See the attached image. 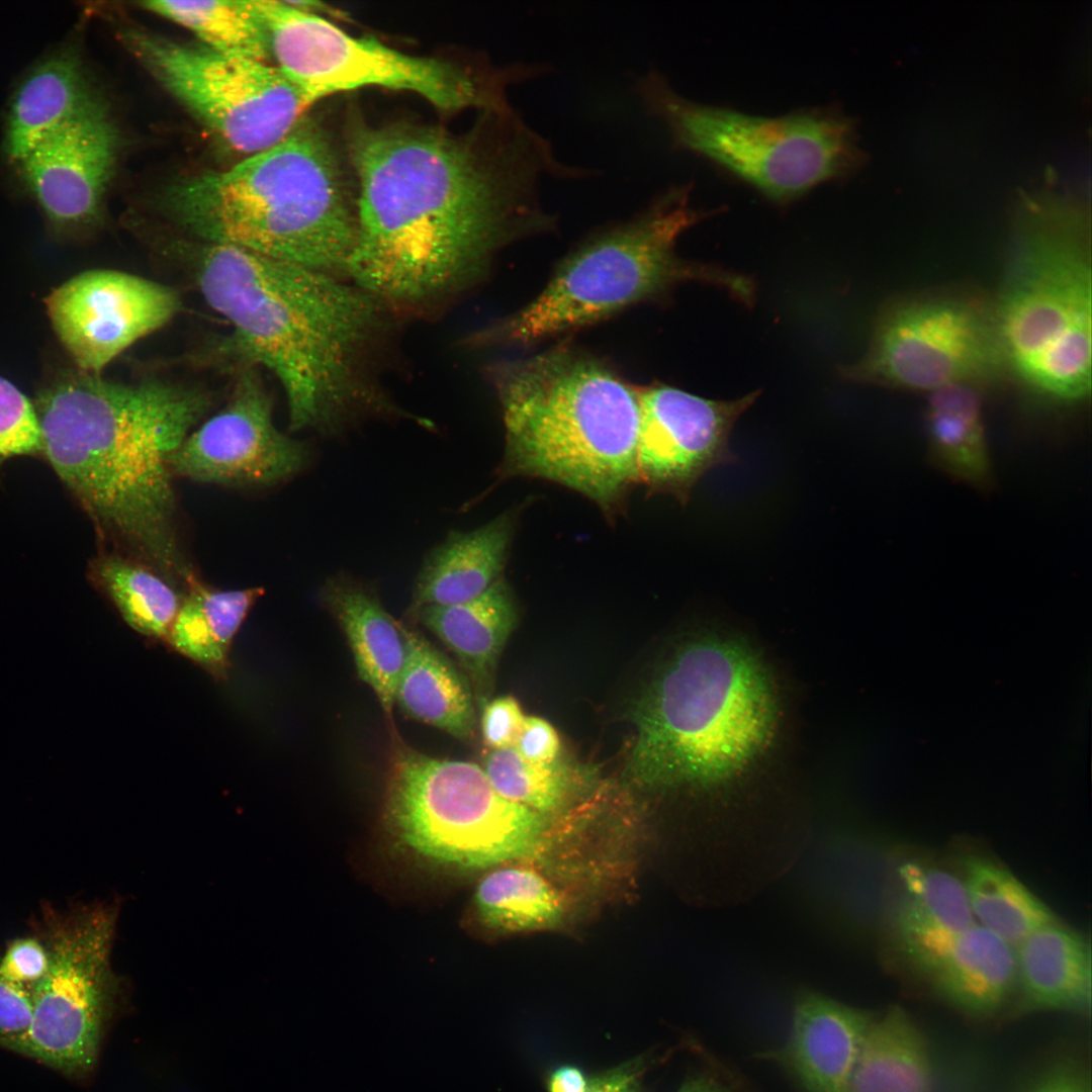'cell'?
I'll use <instances>...</instances> for the list:
<instances>
[{"label": "cell", "instance_id": "cell-27", "mask_svg": "<svg viewBox=\"0 0 1092 1092\" xmlns=\"http://www.w3.org/2000/svg\"><path fill=\"white\" fill-rule=\"evenodd\" d=\"M928 976L953 1008L986 1018L999 1011L1016 989L1015 949L975 923L958 936Z\"/></svg>", "mask_w": 1092, "mask_h": 1092}, {"label": "cell", "instance_id": "cell-3", "mask_svg": "<svg viewBox=\"0 0 1092 1092\" xmlns=\"http://www.w3.org/2000/svg\"><path fill=\"white\" fill-rule=\"evenodd\" d=\"M208 404L197 388L82 371L33 404L41 453L62 482L101 530L168 581L193 575L177 538L170 458Z\"/></svg>", "mask_w": 1092, "mask_h": 1092}, {"label": "cell", "instance_id": "cell-31", "mask_svg": "<svg viewBox=\"0 0 1092 1092\" xmlns=\"http://www.w3.org/2000/svg\"><path fill=\"white\" fill-rule=\"evenodd\" d=\"M964 886L982 926L1015 947L1037 928L1058 921L1053 911L1013 874L981 856L963 861Z\"/></svg>", "mask_w": 1092, "mask_h": 1092}, {"label": "cell", "instance_id": "cell-38", "mask_svg": "<svg viewBox=\"0 0 1092 1092\" xmlns=\"http://www.w3.org/2000/svg\"><path fill=\"white\" fill-rule=\"evenodd\" d=\"M525 718L519 702L512 696L484 702L480 718L484 744L492 750L514 746Z\"/></svg>", "mask_w": 1092, "mask_h": 1092}, {"label": "cell", "instance_id": "cell-29", "mask_svg": "<svg viewBox=\"0 0 1092 1092\" xmlns=\"http://www.w3.org/2000/svg\"><path fill=\"white\" fill-rule=\"evenodd\" d=\"M847 1092H935L928 1039L905 1009L892 1006L874 1017Z\"/></svg>", "mask_w": 1092, "mask_h": 1092}, {"label": "cell", "instance_id": "cell-28", "mask_svg": "<svg viewBox=\"0 0 1092 1092\" xmlns=\"http://www.w3.org/2000/svg\"><path fill=\"white\" fill-rule=\"evenodd\" d=\"M404 632L406 651L394 705L413 720L469 740L476 719L467 676L419 631L405 626Z\"/></svg>", "mask_w": 1092, "mask_h": 1092}, {"label": "cell", "instance_id": "cell-37", "mask_svg": "<svg viewBox=\"0 0 1092 1092\" xmlns=\"http://www.w3.org/2000/svg\"><path fill=\"white\" fill-rule=\"evenodd\" d=\"M50 953L39 936L11 940L0 956V976L33 990L47 976Z\"/></svg>", "mask_w": 1092, "mask_h": 1092}, {"label": "cell", "instance_id": "cell-7", "mask_svg": "<svg viewBox=\"0 0 1092 1092\" xmlns=\"http://www.w3.org/2000/svg\"><path fill=\"white\" fill-rule=\"evenodd\" d=\"M691 188L671 185L631 219L594 236L560 263L535 299L471 334L467 345L536 343L592 325L688 282L712 285L750 306L756 292L751 277L677 255L679 236L711 214L691 204Z\"/></svg>", "mask_w": 1092, "mask_h": 1092}, {"label": "cell", "instance_id": "cell-36", "mask_svg": "<svg viewBox=\"0 0 1092 1092\" xmlns=\"http://www.w3.org/2000/svg\"><path fill=\"white\" fill-rule=\"evenodd\" d=\"M37 453H41V440L34 405L0 377V468L12 458Z\"/></svg>", "mask_w": 1092, "mask_h": 1092}, {"label": "cell", "instance_id": "cell-25", "mask_svg": "<svg viewBox=\"0 0 1092 1092\" xmlns=\"http://www.w3.org/2000/svg\"><path fill=\"white\" fill-rule=\"evenodd\" d=\"M78 56L61 51L35 66L10 103L3 149L18 163L42 140L96 101Z\"/></svg>", "mask_w": 1092, "mask_h": 1092}, {"label": "cell", "instance_id": "cell-11", "mask_svg": "<svg viewBox=\"0 0 1092 1092\" xmlns=\"http://www.w3.org/2000/svg\"><path fill=\"white\" fill-rule=\"evenodd\" d=\"M267 34L270 57L290 81L316 101L364 87L408 91L444 111L509 105L505 91L519 85L515 65L498 70L465 69L434 58L412 56L366 36H354L325 17L279 0H252Z\"/></svg>", "mask_w": 1092, "mask_h": 1092}, {"label": "cell", "instance_id": "cell-4", "mask_svg": "<svg viewBox=\"0 0 1092 1092\" xmlns=\"http://www.w3.org/2000/svg\"><path fill=\"white\" fill-rule=\"evenodd\" d=\"M164 210L203 244L224 245L347 279L357 205L328 132L302 118L234 167L181 179Z\"/></svg>", "mask_w": 1092, "mask_h": 1092}, {"label": "cell", "instance_id": "cell-35", "mask_svg": "<svg viewBox=\"0 0 1092 1092\" xmlns=\"http://www.w3.org/2000/svg\"><path fill=\"white\" fill-rule=\"evenodd\" d=\"M482 769L499 796L541 814L566 800L569 786L562 769L554 763L532 762L514 746L492 750Z\"/></svg>", "mask_w": 1092, "mask_h": 1092}, {"label": "cell", "instance_id": "cell-12", "mask_svg": "<svg viewBox=\"0 0 1092 1092\" xmlns=\"http://www.w3.org/2000/svg\"><path fill=\"white\" fill-rule=\"evenodd\" d=\"M116 918L113 904L41 908L35 934L50 969L33 989L29 1026L2 1046L70 1077L93 1070L120 989L110 966Z\"/></svg>", "mask_w": 1092, "mask_h": 1092}, {"label": "cell", "instance_id": "cell-9", "mask_svg": "<svg viewBox=\"0 0 1092 1092\" xmlns=\"http://www.w3.org/2000/svg\"><path fill=\"white\" fill-rule=\"evenodd\" d=\"M1025 235L993 310L1005 368L1046 399L1082 402L1091 393L1089 240L1060 225Z\"/></svg>", "mask_w": 1092, "mask_h": 1092}, {"label": "cell", "instance_id": "cell-24", "mask_svg": "<svg viewBox=\"0 0 1092 1092\" xmlns=\"http://www.w3.org/2000/svg\"><path fill=\"white\" fill-rule=\"evenodd\" d=\"M904 894L896 914L902 949L928 975L958 936L975 924L963 882L947 872L906 863Z\"/></svg>", "mask_w": 1092, "mask_h": 1092}, {"label": "cell", "instance_id": "cell-26", "mask_svg": "<svg viewBox=\"0 0 1092 1092\" xmlns=\"http://www.w3.org/2000/svg\"><path fill=\"white\" fill-rule=\"evenodd\" d=\"M980 386L951 383L931 392L926 405L927 458L952 480L981 492L995 473L983 420Z\"/></svg>", "mask_w": 1092, "mask_h": 1092}, {"label": "cell", "instance_id": "cell-2", "mask_svg": "<svg viewBox=\"0 0 1092 1092\" xmlns=\"http://www.w3.org/2000/svg\"><path fill=\"white\" fill-rule=\"evenodd\" d=\"M196 259L197 285L232 326L233 351L279 380L291 431L335 439L367 421L410 419L378 375L392 311L379 298L349 279L237 247L203 244Z\"/></svg>", "mask_w": 1092, "mask_h": 1092}, {"label": "cell", "instance_id": "cell-15", "mask_svg": "<svg viewBox=\"0 0 1092 1092\" xmlns=\"http://www.w3.org/2000/svg\"><path fill=\"white\" fill-rule=\"evenodd\" d=\"M312 447L279 431L272 402L252 370L228 404L189 434L170 458L173 475L225 485L269 486L306 469Z\"/></svg>", "mask_w": 1092, "mask_h": 1092}, {"label": "cell", "instance_id": "cell-23", "mask_svg": "<svg viewBox=\"0 0 1092 1092\" xmlns=\"http://www.w3.org/2000/svg\"><path fill=\"white\" fill-rule=\"evenodd\" d=\"M410 619L447 646L479 702H486L497 659L517 621L515 598L505 578L470 601L425 607Z\"/></svg>", "mask_w": 1092, "mask_h": 1092}, {"label": "cell", "instance_id": "cell-1", "mask_svg": "<svg viewBox=\"0 0 1092 1092\" xmlns=\"http://www.w3.org/2000/svg\"><path fill=\"white\" fill-rule=\"evenodd\" d=\"M357 233L347 279L387 304L422 309L474 283L493 252L552 229L544 176L583 179L513 107L489 110L470 139L430 127L355 122Z\"/></svg>", "mask_w": 1092, "mask_h": 1092}, {"label": "cell", "instance_id": "cell-16", "mask_svg": "<svg viewBox=\"0 0 1092 1092\" xmlns=\"http://www.w3.org/2000/svg\"><path fill=\"white\" fill-rule=\"evenodd\" d=\"M638 391V484L685 506L708 471L737 461L730 435L759 391L731 400L708 399L666 384Z\"/></svg>", "mask_w": 1092, "mask_h": 1092}, {"label": "cell", "instance_id": "cell-34", "mask_svg": "<svg viewBox=\"0 0 1092 1092\" xmlns=\"http://www.w3.org/2000/svg\"><path fill=\"white\" fill-rule=\"evenodd\" d=\"M93 571L97 582L133 630L167 641L183 597L165 577L147 565L118 555L98 558Z\"/></svg>", "mask_w": 1092, "mask_h": 1092}, {"label": "cell", "instance_id": "cell-10", "mask_svg": "<svg viewBox=\"0 0 1092 1092\" xmlns=\"http://www.w3.org/2000/svg\"><path fill=\"white\" fill-rule=\"evenodd\" d=\"M388 768L387 824L429 861L484 869L528 855L542 839L543 814L504 799L473 762L433 757L396 739Z\"/></svg>", "mask_w": 1092, "mask_h": 1092}, {"label": "cell", "instance_id": "cell-20", "mask_svg": "<svg viewBox=\"0 0 1092 1092\" xmlns=\"http://www.w3.org/2000/svg\"><path fill=\"white\" fill-rule=\"evenodd\" d=\"M318 596L347 638L359 677L390 718L405 658V626L386 611L370 582L349 572L329 576Z\"/></svg>", "mask_w": 1092, "mask_h": 1092}, {"label": "cell", "instance_id": "cell-30", "mask_svg": "<svg viewBox=\"0 0 1092 1092\" xmlns=\"http://www.w3.org/2000/svg\"><path fill=\"white\" fill-rule=\"evenodd\" d=\"M187 585L188 594L166 642L213 677L223 679L234 638L263 589H211L194 575Z\"/></svg>", "mask_w": 1092, "mask_h": 1092}, {"label": "cell", "instance_id": "cell-18", "mask_svg": "<svg viewBox=\"0 0 1092 1092\" xmlns=\"http://www.w3.org/2000/svg\"><path fill=\"white\" fill-rule=\"evenodd\" d=\"M117 154L116 130L96 100L17 164L50 223L73 232L96 222Z\"/></svg>", "mask_w": 1092, "mask_h": 1092}, {"label": "cell", "instance_id": "cell-8", "mask_svg": "<svg viewBox=\"0 0 1092 1092\" xmlns=\"http://www.w3.org/2000/svg\"><path fill=\"white\" fill-rule=\"evenodd\" d=\"M633 89L674 149L704 157L776 202L847 177L862 161L853 121L832 108L766 117L700 104L656 69L638 76Z\"/></svg>", "mask_w": 1092, "mask_h": 1092}, {"label": "cell", "instance_id": "cell-33", "mask_svg": "<svg viewBox=\"0 0 1092 1092\" xmlns=\"http://www.w3.org/2000/svg\"><path fill=\"white\" fill-rule=\"evenodd\" d=\"M478 919L500 932L553 927L564 909L557 891L538 873L523 867H503L484 876L473 897Z\"/></svg>", "mask_w": 1092, "mask_h": 1092}, {"label": "cell", "instance_id": "cell-13", "mask_svg": "<svg viewBox=\"0 0 1092 1092\" xmlns=\"http://www.w3.org/2000/svg\"><path fill=\"white\" fill-rule=\"evenodd\" d=\"M134 55L228 149L246 157L281 142L316 100L277 67L129 32Z\"/></svg>", "mask_w": 1092, "mask_h": 1092}, {"label": "cell", "instance_id": "cell-42", "mask_svg": "<svg viewBox=\"0 0 1092 1092\" xmlns=\"http://www.w3.org/2000/svg\"><path fill=\"white\" fill-rule=\"evenodd\" d=\"M526 759L540 764L555 763L560 751V739L555 728L545 719L528 716L514 745Z\"/></svg>", "mask_w": 1092, "mask_h": 1092}, {"label": "cell", "instance_id": "cell-40", "mask_svg": "<svg viewBox=\"0 0 1092 1092\" xmlns=\"http://www.w3.org/2000/svg\"><path fill=\"white\" fill-rule=\"evenodd\" d=\"M665 1059L656 1051L644 1052L589 1076L586 1092H646L645 1075Z\"/></svg>", "mask_w": 1092, "mask_h": 1092}, {"label": "cell", "instance_id": "cell-44", "mask_svg": "<svg viewBox=\"0 0 1092 1092\" xmlns=\"http://www.w3.org/2000/svg\"><path fill=\"white\" fill-rule=\"evenodd\" d=\"M691 1069L675 1092H734L728 1082L707 1065Z\"/></svg>", "mask_w": 1092, "mask_h": 1092}, {"label": "cell", "instance_id": "cell-6", "mask_svg": "<svg viewBox=\"0 0 1092 1092\" xmlns=\"http://www.w3.org/2000/svg\"><path fill=\"white\" fill-rule=\"evenodd\" d=\"M778 714L774 681L749 647L720 636L696 638L638 701L628 769L650 788L723 782L767 747Z\"/></svg>", "mask_w": 1092, "mask_h": 1092}, {"label": "cell", "instance_id": "cell-22", "mask_svg": "<svg viewBox=\"0 0 1092 1092\" xmlns=\"http://www.w3.org/2000/svg\"><path fill=\"white\" fill-rule=\"evenodd\" d=\"M1019 992L1017 1015L1091 1009V950L1084 938L1055 921L1014 947Z\"/></svg>", "mask_w": 1092, "mask_h": 1092}, {"label": "cell", "instance_id": "cell-41", "mask_svg": "<svg viewBox=\"0 0 1092 1092\" xmlns=\"http://www.w3.org/2000/svg\"><path fill=\"white\" fill-rule=\"evenodd\" d=\"M33 990L0 976V1043L22 1034L30 1024Z\"/></svg>", "mask_w": 1092, "mask_h": 1092}, {"label": "cell", "instance_id": "cell-32", "mask_svg": "<svg viewBox=\"0 0 1092 1092\" xmlns=\"http://www.w3.org/2000/svg\"><path fill=\"white\" fill-rule=\"evenodd\" d=\"M141 6L190 30L211 51L266 63L271 59L268 34L252 0H151Z\"/></svg>", "mask_w": 1092, "mask_h": 1092}, {"label": "cell", "instance_id": "cell-17", "mask_svg": "<svg viewBox=\"0 0 1092 1092\" xmlns=\"http://www.w3.org/2000/svg\"><path fill=\"white\" fill-rule=\"evenodd\" d=\"M53 327L80 371L98 374L121 352L177 313L170 287L138 275L83 272L46 299Z\"/></svg>", "mask_w": 1092, "mask_h": 1092}, {"label": "cell", "instance_id": "cell-5", "mask_svg": "<svg viewBox=\"0 0 1092 1092\" xmlns=\"http://www.w3.org/2000/svg\"><path fill=\"white\" fill-rule=\"evenodd\" d=\"M489 378L506 431L498 479L549 480L619 514L638 484V388L566 346L495 363Z\"/></svg>", "mask_w": 1092, "mask_h": 1092}, {"label": "cell", "instance_id": "cell-43", "mask_svg": "<svg viewBox=\"0 0 1092 1092\" xmlns=\"http://www.w3.org/2000/svg\"><path fill=\"white\" fill-rule=\"evenodd\" d=\"M589 1076L575 1065L564 1064L551 1069L545 1077L547 1092H586Z\"/></svg>", "mask_w": 1092, "mask_h": 1092}, {"label": "cell", "instance_id": "cell-14", "mask_svg": "<svg viewBox=\"0 0 1092 1092\" xmlns=\"http://www.w3.org/2000/svg\"><path fill=\"white\" fill-rule=\"evenodd\" d=\"M1003 369L993 311L968 297L932 295L885 307L866 355L840 374L929 393L951 383L980 386Z\"/></svg>", "mask_w": 1092, "mask_h": 1092}, {"label": "cell", "instance_id": "cell-39", "mask_svg": "<svg viewBox=\"0 0 1092 1092\" xmlns=\"http://www.w3.org/2000/svg\"><path fill=\"white\" fill-rule=\"evenodd\" d=\"M1025 1089L1026 1092H1092L1090 1069L1080 1057L1062 1055L1043 1065Z\"/></svg>", "mask_w": 1092, "mask_h": 1092}, {"label": "cell", "instance_id": "cell-21", "mask_svg": "<svg viewBox=\"0 0 1092 1092\" xmlns=\"http://www.w3.org/2000/svg\"><path fill=\"white\" fill-rule=\"evenodd\" d=\"M514 533L505 513L470 531H452L425 556L415 577L406 616L430 606L470 601L503 577Z\"/></svg>", "mask_w": 1092, "mask_h": 1092}, {"label": "cell", "instance_id": "cell-19", "mask_svg": "<svg viewBox=\"0 0 1092 1092\" xmlns=\"http://www.w3.org/2000/svg\"><path fill=\"white\" fill-rule=\"evenodd\" d=\"M874 1017L826 996L801 993L786 1040L757 1058L777 1066L799 1092H847Z\"/></svg>", "mask_w": 1092, "mask_h": 1092}]
</instances>
